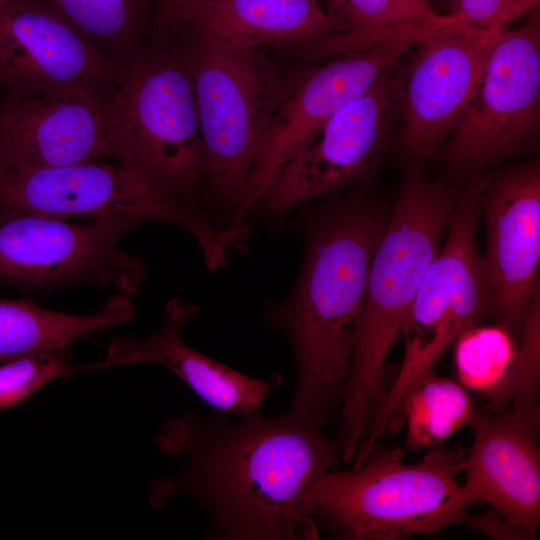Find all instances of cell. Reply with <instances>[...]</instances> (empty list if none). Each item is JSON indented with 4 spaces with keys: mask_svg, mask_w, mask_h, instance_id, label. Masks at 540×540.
I'll list each match as a JSON object with an SVG mask.
<instances>
[{
    "mask_svg": "<svg viewBox=\"0 0 540 540\" xmlns=\"http://www.w3.org/2000/svg\"><path fill=\"white\" fill-rule=\"evenodd\" d=\"M199 311L197 304L170 300L161 327L141 337L116 336L105 357L84 365L85 371L156 364L178 376L200 399L218 412L243 416L261 410L267 397L282 383L279 374L245 375L192 348L183 337L184 327Z\"/></svg>",
    "mask_w": 540,
    "mask_h": 540,
    "instance_id": "obj_18",
    "label": "cell"
},
{
    "mask_svg": "<svg viewBox=\"0 0 540 540\" xmlns=\"http://www.w3.org/2000/svg\"><path fill=\"white\" fill-rule=\"evenodd\" d=\"M130 296H113L92 315L42 308L30 298H0V363L40 350L68 347L72 342L131 321Z\"/></svg>",
    "mask_w": 540,
    "mask_h": 540,
    "instance_id": "obj_21",
    "label": "cell"
},
{
    "mask_svg": "<svg viewBox=\"0 0 540 540\" xmlns=\"http://www.w3.org/2000/svg\"><path fill=\"white\" fill-rule=\"evenodd\" d=\"M68 347L36 351L0 363V411L10 409L56 379L83 372Z\"/></svg>",
    "mask_w": 540,
    "mask_h": 540,
    "instance_id": "obj_25",
    "label": "cell"
},
{
    "mask_svg": "<svg viewBox=\"0 0 540 540\" xmlns=\"http://www.w3.org/2000/svg\"><path fill=\"white\" fill-rule=\"evenodd\" d=\"M540 132V14L504 29L461 120L442 153L458 172L487 167L536 148Z\"/></svg>",
    "mask_w": 540,
    "mask_h": 540,
    "instance_id": "obj_9",
    "label": "cell"
},
{
    "mask_svg": "<svg viewBox=\"0 0 540 540\" xmlns=\"http://www.w3.org/2000/svg\"><path fill=\"white\" fill-rule=\"evenodd\" d=\"M112 101L120 165L163 197L218 219L199 195L206 199L203 144L192 84L175 51L142 48L122 65Z\"/></svg>",
    "mask_w": 540,
    "mask_h": 540,
    "instance_id": "obj_6",
    "label": "cell"
},
{
    "mask_svg": "<svg viewBox=\"0 0 540 540\" xmlns=\"http://www.w3.org/2000/svg\"><path fill=\"white\" fill-rule=\"evenodd\" d=\"M325 10L337 29L336 35L282 47L280 52L307 60H321L397 38L425 36L463 22L454 14L438 13L428 0H326Z\"/></svg>",
    "mask_w": 540,
    "mask_h": 540,
    "instance_id": "obj_20",
    "label": "cell"
},
{
    "mask_svg": "<svg viewBox=\"0 0 540 540\" xmlns=\"http://www.w3.org/2000/svg\"><path fill=\"white\" fill-rule=\"evenodd\" d=\"M465 523L495 538L524 539L517 530L509 526L503 517L494 510L483 516H468Z\"/></svg>",
    "mask_w": 540,
    "mask_h": 540,
    "instance_id": "obj_29",
    "label": "cell"
},
{
    "mask_svg": "<svg viewBox=\"0 0 540 540\" xmlns=\"http://www.w3.org/2000/svg\"><path fill=\"white\" fill-rule=\"evenodd\" d=\"M486 233L482 255L489 314L520 332L540 293V164L538 160L484 176L479 196Z\"/></svg>",
    "mask_w": 540,
    "mask_h": 540,
    "instance_id": "obj_15",
    "label": "cell"
},
{
    "mask_svg": "<svg viewBox=\"0 0 540 540\" xmlns=\"http://www.w3.org/2000/svg\"><path fill=\"white\" fill-rule=\"evenodd\" d=\"M54 12L89 44L123 65L145 46L146 0H35Z\"/></svg>",
    "mask_w": 540,
    "mask_h": 540,
    "instance_id": "obj_23",
    "label": "cell"
},
{
    "mask_svg": "<svg viewBox=\"0 0 540 540\" xmlns=\"http://www.w3.org/2000/svg\"><path fill=\"white\" fill-rule=\"evenodd\" d=\"M376 443L348 470L324 474L313 492L315 520L351 540H399L464 523L473 503L457 480L465 451L436 446L416 463Z\"/></svg>",
    "mask_w": 540,
    "mask_h": 540,
    "instance_id": "obj_5",
    "label": "cell"
},
{
    "mask_svg": "<svg viewBox=\"0 0 540 540\" xmlns=\"http://www.w3.org/2000/svg\"><path fill=\"white\" fill-rule=\"evenodd\" d=\"M188 412L167 420L156 443L181 458L178 472L152 481L149 502L197 501L223 540L319 538L313 492L341 458L338 440L290 411L268 416Z\"/></svg>",
    "mask_w": 540,
    "mask_h": 540,
    "instance_id": "obj_1",
    "label": "cell"
},
{
    "mask_svg": "<svg viewBox=\"0 0 540 540\" xmlns=\"http://www.w3.org/2000/svg\"><path fill=\"white\" fill-rule=\"evenodd\" d=\"M421 38L406 36L326 58L291 82L261 141L253 171L237 203L235 223H246L279 169L308 136L365 93Z\"/></svg>",
    "mask_w": 540,
    "mask_h": 540,
    "instance_id": "obj_13",
    "label": "cell"
},
{
    "mask_svg": "<svg viewBox=\"0 0 540 540\" xmlns=\"http://www.w3.org/2000/svg\"><path fill=\"white\" fill-rule=\"evenodd\" d=\"M539 420L538 404L475 409L464 459L463 485L473 503L489 504L524 539L536 537L540 520Z\"/></svg>",
    "mask_w": 540,
    "mask_h": 540,
    "instance_id": "obj_17",
    "label": "cell"
},
{
    "mask_svg": "<svg viewBox=\"0 0 540 540\" xmlns=\"http://www.w3.org/2000/svg\"><path fill=\"white\" fill-rule=\"evenodd\" d=\"M540 0H450L451 14L474 28L497 31L539 7Z\"/></svg>",
    "mask_w": 540,
    "mask_h": 540,
    "instance_id": "obj_27",
    "label": "cell"
},
{
    "mask_svg": "<svg viewBox=\"0 0 540 540\" xmlns=\"http://www.w3.org/2000/svg\"><path fill=\"white\" fill-rule=\"evenodd\" d=\"M519 351L502 383L488 395L484 407L496 410L512 402L538 404L540 371V293L536 296L521 331Z\"/></svg>",
    "mask_w": 540,
    "mask_h": 540,
    "instance_id": "obj_26",
    "label": "cell"
},
{
    "mask_svg": "<svg viewBox=\"0 0 540 540\" xmlns=\"http://www.w3.org/2000/svg\"><path fill=\"white\" fill-rule=\"evenodd\" d=\"M216 0H162L159 12L161 29L173 31L189 25Z\"/></svg>",
    "mask_w": 540,
    "mask_h": 540,
    "instance_id": "obj_28",
    "label": "cell"
},
{
    "mask_svg": "<svg viewBox=\"0 0 540 540\" xmlns=\"http://www.w3.org/2000/svg\"><path fill=\"white\" fill-rule=\"evenodd\" d=\"M457 198L416 167L387 215L370 264L366 301L349 378L342 392L341 451L352 457L386 396L388 355L441 247Z\"/></svg>",
    "mask_w": 540,
    "mask_h": 540,
    "instance_id": "obj_3",
    "label": "cell"
},
{
    "mask_svg": "<svg viewBox=\"0 0 540 540\" xmlns=\"http://www.w3.org/2000/svg\"><path fill=\"white\" fill-rule=\"evenodd\" d=\"M136 226L120 219L77 224L33 213L0 212V282L32 291L92 284L135 295L146 268L119 243Z\"/></svg>",
    "mask_w": 540,
    "mask_h": 540,
    "instance_id": "obj_10",
    "label": "cell"
},
{
    "mask_svg": "<svg viewBox=\"0 0 540 540\" xmlns=\"http://www.w3.org/2000/svg\"><path fill=\"white\" fill-rule=\"evenodd\" d=\"M174 51L193 88L207 203L222 222L241 226L234 222L239 197L291 83L259 49L233 47L193 28Z\"/></svg>",
    "mask_w": 540,
    "mask_h": 540,
    "instance_id": "obj_4",
    "label": "cell"
},
{
    "mask_svg": "<svg viewBox=\"0 0 540 540\" xmlns=\"http://www.w3.org/2000/svg\"><path fill=\"white\" fill-rule=\"evenodd\" d=\"M484 176H476L456 200L448 236L430 263L403 323L404 356L382 409L398 410L413 383L434 366L456 339L485 314L489 292L476 240L479 196Z\"/></svg>",
    "mask_w": 540,
    "mask_h": 540,
    "instance_id": "obj_8",
    "label": "cell"
},
{
    "mask_svg": "<svg viewBox=\"0 0 540 540\" xmlns=\"http://www.w3.org/2000/svg\"><path fill=\"white\" fill-rule=\"evenodd\" d=\"M112 94L6 93L0 100V169L66 166L116 156Z\"/></svg>",
    "mask_w": 540,
    "mask_h": 540,
    "instance_id": "obj_16",
    "label": "cell"
},
{
    "mask_svg": "<svg viewBox=\"0 0 540 540\" xmlns=\"http://www.w3.org/2000/svg\"><path fill=\"white\" fill-rule=\"evenodd\" d=\"M454 344L459 382L487 396L502 383L516 355L511 332L501 325H474Z\"/></svg>",
    "mask_w": 540,
    "mask_h": 540,
    "instance_id": "obj_24",
    "label": "cell"
},
{
    "mask_svg": "<svg viewBox=\"0 0 540 540\" xmlns=\"http://www.w3.org/2000/svg\"><path fill=\"white\" fill-rule=\"evenodd\" d=\"M189 25L225 44L245 49L281 48L337 34L317 0H216Z\"/></svg>",
    "mask_w": 540,
    "mask_h": 540,
    "instance_id": "obj_19",
    "label": "cell"
},
{
    "mask_svg": "<svg viewBox=\"0 0 540 540\" xmlns=\"http://www.w3.org/2000/svg\"><path fill=\"white\" fill-rule=\"evenodd\" d=\"M7 0H0V4L3 3V2H6Z\"/></svg>",
    "mask_w": 540,
    "mask_h": 540,
    "instance_id": "obj_30",
    "label": "cell"
},
{
    "mask_svg": "<svg viewBox=\"0 0 540 540\" xmlns=\"http://www.w3.org/2000/svg\"><path fill=\"white\" fill-rule=\"evenodd\" d=\"M475 408L459 381L431 370L418 378L404 395L397 424L406 426L404 449L433 448L470 424Z\"/></svg>",
    "mask_w": 540,
    "mask_h": 540,
    "instance_id": "obj_22",
    "label": "cell"
},
{
    "mask_svg": "<svg viewBox=\"0 0 540 540\" xmlns=\"http://www.w3.org/2000/svg\"><path fill=\"white\" fill-rule=\"evenodd\" d=\"M503 30L457 22L429 33L408 50V61L396 70L398 143L415 164L435 154L459 124Z\"/></svg>",
    "mask_w": 540,
    "mask_h": 540,
    "instance_id": "obj_12",
    "label": "cell"
},
{
    "mask_svg": "<svg viewBox=\"0 0 540 540\" xmlns=\"http://www.w3.org/2000/svg\"><path fill=\"white\" fill-rule=\"evenodd\" d=\"M387 215L376 200L360 193L311 213L298 280L266 314L294 354L297 384L289 411L319 426L350 375L370 264Z\"/></svg>",
    "mask_w": 540,
    "mask_h": 540,
    "instance_id": "obj_2",
    "label": "cell"
},
{
    "mask_svg": "<svg viewBox=\"0 0 540 540\" xmlns=\"http://www.w3.org/2000/svg\"><path fill=\"white\" fill-rule=\"evenodd\" d=\"M56 218L120 219L136 225L159 221L186 231L210 271L242 252L247 235L214 216L175 203L123 166L97 161L47 168L0 169V212Z\"/></svg>",
    "mask_w": 540,
    "mask_h": 540,
    "instance_id": "obj_7",
    "label": "cell"
},
{
    "mask_svg": "<svg viewBox=\"0 0 540 540\" xmlns=\"http://www.w3.org/2000/svg\"><path fill=\"white\" fill-rule=\"evenodd\" d=\"M396 64L308 136L285 161L256 208L279 216L334 195L376 166L399 120Z\"/></svg>",
    "mask_w": 540,
    "mask_h": 540,
    "instance_id": "obj_11",
    "label": "cell"
},
{
    "mask_svg": "<svg viewBox=\"0 0 540 540\" xmlns=\"http://www.w3.org/2000/svg\"><path fill=\"white\" fill-rule=\"evenodd\" d=\"M121 69L39 2L0 4V87L6 93L111 95Z\"/></svg>",
    "mask_w": 540,
    "mask_h": 540,
    "instance_id": "obj_14",
    "label": "cell"
}]
</instances>
